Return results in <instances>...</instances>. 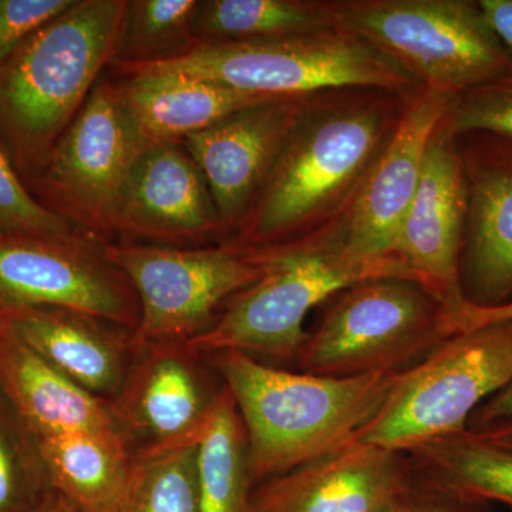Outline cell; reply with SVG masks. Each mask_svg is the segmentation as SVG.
Masks as SVG:
<instances>
[{
	"label": "cell",
	"mask_w": 512,
	"mask_h": 512,
	"mask_svg": "<svg viewBox=\"0 0 512 512\" xmlns=\"http://www.w3.org/2000/svg\"><path fill=\"white\" fill-rule=\"evenodd\" d=\"M309 96L259 101L181 143L207 180L224 241L261 190Z\"/></svg>",
	"instance_id": "e0dca14e"
},
{
	"label": "cell",
	"mask_w": 512,
	"mask_h": 512,
	"mask_svg": "<svg viewBox=\"0 0 512 512\" xmlns=\"http://www.w3.org/2000/svg\"><path fill=\"white\" fill-rule=\"evenodd\" d=\"M256 251L262 275L229 299L207 332L188 340L200 352L238 350L255 359L296 360L309 338L306 316L333 293L383 276L416 282L402 262L356 258L333 228Z\"/></svg>",
	"instance_id": "277c9868"
},
{
	"label": "cell",
	"mask_w": 512,
	"mask_h": 512,
	"mask_svg": "<svg viewBox=\"0 0 512 512\" xmlns=\"http://www.w3.org/2000/svg\"><path fill=\"white\" fill-rule=\"evenodd\" d=\"M116 83L131 126L146 146L183 143L229 114L271 99L177 72L137 70Z\"/></svg>",
	"instance_id": "ffe728a7"
},
{
	"label": "cell",
	"mask_w": 512,
	"mask_h": 512,
	"mask_svg": "<svg viewBox=\"0 0 512 512\" xmlns=\"http://www.w3.org/2000/svg\"><path fill=\"white\" fill-rule=\"evenodd\" d=\"M467 214L460 278L471 305L512 298V140L488 133L457 136Z\"/></svg>",
	"instance_id": "2e32d148"
},
{
	"label": "cell",
	"mask_w": 512,
	"mask_h": 512,
	"mask_svg": "<svg viewBox=\"0 0 512 512\" xmlns=\"http://www.w3.org/2000/svg\"><path fill=\"white\" fill-rule=\"evenodd\" d=\"M407 454L430 490L450 500L512 507V451L487 443L476 431L441 437Z\"/></svg>",
	"instance_id": "603a6c76"
},
{
	"label": "cell",
	"mask_w": 512,
	"mask_h": 512,
	"mask_svg": "<svg viewBox=\"0 0 512 512\" xmlns=\"http://www.w3.org/2000/svg\"><path fill=\"white\" fill-rule=\"evenodd\" d=\"M474 416H476V421L480 424L481 429L494 426L501 421L512 420V382L508 383L490 400H487L483 407L474 413Z\"/></svg>",
	"instance_id": "d6a6232c"
},
{
	"label": "cell",
	"mask_w": 512,
	"mask_h": 512,
	"mask_svg": "<svg viewBox=\"0 0 512 512\" xmlns=\"http://www.w3.org/2000/svg\"><path fill=\"white\" fill-rule=\"evenodd\" d=\"M476 433L487 443L512 451V420L485 427L483 430H476Z\"/></svg>",
	"instance_id": "d590c367"
},
{
	"label": "cell",
	"mask_w": 512,
	"mask_h": 512,
	"mask_svg": "<svg viewBox=\"0 0 512 512\" xmlns=\"http://www.w3.org/2000/svg\"><path fill=\"white\" fill-rule=\"evenodd\" d=\"M106 242L72 237L0 234V312L60 308L136 330L140 302Z\"/></svg>",
	"instance_id": "8fae6325"
},
{
	"label": "cell",
	"mask_w": 512,
	"mask_h": 512,
	"mask_svg": "<svg viewBox=\"0 0 512 512\" xmlns=\"http://www.w3.org/2000/svg\"><path fill=\"white\" fill-rule=\"evenodd\" d=\"M0 393L36 439L92 431L121 434L110 404L33 352L0 326Z\"/></svg>",
	"instance_id": "44dd1931"
},
{
	"label": "cell",
	"mask_w": 512,
	"mask_h": 512,
	"mask_svg": "<svg viewBox=\"0 0 512 512\" xmlns=\"http://www.w3.org/2000/svg\"><path fill=\"white\" fill-rule=\"evenodd\" d=\"M32 512H83L63 494L50 488Z\"/></svg>",
	"instance_id": "8d00e7d4"
},
{
	"label": "cell",
	"mask_w": 512,
	"mask_h": 512,
	"mask_svg": "<svg viewBox=\"0 0 512 512\" xmlns=\"http://www.w3.org/2000/svg\"><path fill=\"white\" fill-rule=\"evenodd\" d=\"M207 355L241 417L254 488L355 443L402 373L320 376L278 369L238 350Z\"/></svg>",
	"instance_id": "7a4b0ae2"
},
{
	"label": "cell",
	"mask_w": 512,
	"mask_h": 512,
	"mask_svg": "<svg viewBox=\"0 0 512 512\" xmlns=\"http://www.w3.org/2000/svg\"><path fill=\"white\" fill-rule=\"evenodd\" d=\"M5 325V316H3V313L0 312V326Z\"/></svg>",
	"instance_id": "f35d334b"
},
{
	"label": "cell",
	"mask_w": 512,
	"mask_h": 512,
	"mask_svg": "<svg viewBox=\"0 0 512 512\" xmlns=\"http://www.w3.org/2000/svg\"><path fill=\"white\" fill-rule=\"evenodd\" d=\"M512 382V322L457 333L400 373L360 443L409 453L467 431V421Z\"/></svg>",
	"instance_id": "52a82bcc"
},
{
	"label": "cell",
	"mask_w": 512,
	"mask_h": 512,
	"mask_svg": "<svg viewBox=\"0 0 512 512\" xmlns=\"http://www.w3.org/2000/svg\"><path fill=\"white\" fill-rule=\"evenodd\" d=\"M146 147L116 83L99 79L33 178L40 202L80 231L111 241L121 191Z\"/></svg>",
	"instance_id": "30bf717a"
},
{
	"label": "cell",
	"mask_w": 512,
	"mask_h": 512,
	"mask_svg": "<svg viewBox=\"0 0 512 512\" xmlns=\"http://www.w3.org/2000/svg\"><path fill=\"white\" fill-rule=\"evenodd\" d=\"M338 29L328 2L312 0H197L192 32L200 43L275 39Z\"/></svg>",
	"instance_id": "cb8c5ba5"
},
{
	"label": "cell",
	"mask_w": 512,
	"mask_h": 512,
	"mask_svg": "<svg viewBox=\"0 0 512 512\" xmlns=\"http://www.w3.org/2000/svg\"><path fill=\"white\" fill-rule=\"evenodd\" d=\"M407 512H461L444 503L443 495L424 487V490L413 484L412 490L406 495Z\"/></svg>",
	"instance_id": "e575fe53"
},
{
	"label": "cell",
	"mask_w": 512,
	"mask_h": 512,
	"mask_svg": "<svg viewBox=\"0 0 512 512\" xmlns=\"http://www.w3.org/2000/svg\"><path fill=\"white\" fill-rule=\"evenodd\" d=\"M488 22L512 53V0H480Z\"/></svg>",
	"instance_id": "836d02e7"
},
{
	"label": "cell",
	"mask_w": 512,
	"mask_h": 512,
	"mask_svg": "<svg viewBox=\"0 0 512 512\" xmlns=\"http://www.w3.org/2000/svg\"><path fill=\"white\" fill-rule=\"evenodd\" d=\"M333 25L365 40L424 89L460 94L512 70L480 0H336Z\"/></svg>",
	"instance_id": "5b68a950"
},
{
	"label": "cell",
	"mask_w": 512,
	"mask_h": 512,
	"mask_svg": "<svg viewBox=\"0 0 512 512\" xmlns=\"http://www.w3.org/2000/svg\"><path fill=\"white\" fill-rule=\"evenodd\" d=\"M50 488L83 512H120L134 454L117 433H74L36 439Z\"/></svg>",
	"instance_id": "7402d4cb"
},
{
	"label": "cell",
	"mask_w": 512,
	"mask_h": 512,
	"mask_svg": "<svg viewBox=\"0 0 512 512\" xmlns=\"http://www.w3.org/2000/svg\"><path fill=\"white\" fill-rule=\"evenodd\" d=\"M409 96L380 89L311 94L261 190L222 244L281 247L335 225L392 137Z\"/></svg>",
	"instance_id": "6da1fadb"
},
{
	"label": "cell",
	"mask_w": 512,
	"mask_h": 512,
	"mask_svg": "<svg viewBox=\"0 0 512 512\" xmlns=\"http://www.w3.org/2000/svg\"><path fill=\"white\" fill-rule=\"evenodd\" d=\"M138 340L114 421L134 456L200 444L224 382L188 340Z\"/></svg>",
	"instance_id": "7c38bea8"
},
{
	"label": "cell",
	"mask_w": 512,
	"mask_h": 512,
	"mask_svg": "<svg viewBox=\"0 0 512 512\" xmlns=\"http://www.w3.org/2000/svg\"><path fill=\"white\" fill-rule=\"evenodd\" d=\"M200 512H249L254 490L247 441L232 394L224 384L217 409L198 444Z\"/></svg>",
	"instance_id": "d4e9b609"
},
{
	"label": "cell",
	"mask_w": 512,
	"mask_h": 512,
	"mask_svg": "<svg viewBox=\"0 0 512 512\" xmlns=\"http://www.w3.org/2000/svg\"><path fill=\"white\" fill-rule=\"evenodd\" d=\"M113 234L170 247L221 244L224 231L207 180L181 143L141 151L121 191Z\"/></svg>",
	"instance_id": "9a60e30c"
},
{
	"label": "cell",
	"mask_w": 512,
	"mask_h": 512,
	"mask_svg": "<svg viewBox=\"0 0 512 512\" xmlns=\"http://www.w3.org/2000/svg\"><path fill=\"white\" fill-rule=\"evenodd\" d=\"M49 490L36 437L0 393V512H32Z\"/></svg>",
	"instance_id": "83f0119b"
},
{
	"label": "cell",
	"mask_w": 512,
	"mask_h": 512,
	"mask_svg": "<svg viewBox=\"0 0 512 512\" xmlns=\"http://www.w3.org/2000/svg\"><path fill=\"white\" fill-rule=\"evenodd\" d=\"M2 313L26 346L86 392L107 403L119 394L136 353V330L60 308Z\"/></svg>",
	"instance_id": "d6986e66"
},
{
	"label": "cell",
	"mask_w": 512,
	"mask_h": 512,
	"mask_svg": "<svg viewBox=\"0 0 512 512\" xmlns=\"http://www.w3.org/2000/svg\"><path fill=\"white\" fill-rule=\"evenodd\" d=\"M413 484L404 453L355 441L256 485L249 512H380Z\"/></svg>",
	"instance_id": "ac0fdd59"
},
{
	"label": "cell",
	"mask_w": 512,
	"mask_h": 512,
	"mask_svg": "<svg viewBox=\"0 0 512 512\" xmlns=\"http://www.w3.org/2000/svg\"><path fill=\"white\" fill-rule=\"evenodd\" d=\"M80 232L83 231L30 194L5 148L0 146V234L72 237Z\"/></svg>",
	"instance_id": "f1b7e54d"
},
{
	"label": "cell",
	"mask_w": 512,
	"mask_h": 512,
	"mask_svg": "<svg viewBox=\"0 0 512 512\" xmlns=\"http://www.w3.org/2000/svg\"><path fill=\"white\" fill-rule=\"evenodd\" d=\"M106 254L140 302L137 339L191 340L214 325L229 299L264 271L256 249L106 242Z\"/></svg>",
	"instance_id": "9c48e42d"
},
{
	"label": "cell",
	"mask_w": 512,
	"mask_h": 512,
	"mask_svg": "<svg viewBox=\"0 0 512 512\" xmlns=\"http://www.w3.org/2000/svg\"><path fill=\"white\" fill-rule=\"evenodd\" d=\"M120 512H200L198 444L134 456Z\"/></svg>",
	"instance_id": "4316f807"
},
{
	"label": "cell",
	"mask_w": 512,
	"mask_h": 512,
	"mask_svg": "<svg viewBox=\"0 0 512 512\" xmlns=\"http://www.w3.org/2000/svg\"><path fill=\"white\" fill-rule=\"evenodd\" d=\"M197 0H124L111 64L124 67L167 62L200 45L192 32Z\"/></svg>",
	"instance_id": "484cf974"
},
{
	"label": "cell",
	"mask_w": 512,
	"mask_h": 512,
	"mask_svg": "<svg viewBox=\"0 0 512 512\" xmlns=\"http://www.w3.org/2000/svg\"><path fill=\"white\" fill-rule=\"evenodd\" d=\"M120 70L190 74L265 96H308L338 89H380L409 96L423 89L399 64L342 29L200 43L177 59Z\"/></svg>",
	"instance_id": "8992f818"
},
{
	"label": "cell",
	"mask_w": 512,
	"mask_h": 512,
	"mask_svg": "<svg viewBox=\"0 0 512 512\" xmlns=\"http://www.w3.org/2000/svg\"><path fill=\"white\" fill-rule=\"evenodd\" d=\"M124 0H74L0 66V146L35 178L111 64Z\"/></svg>",
	"instance_id": "3957f363"
},
{
	"label": "cell",
	"mask_w": 512,
	"mask_h": 512,
	"mask_svg": "<svg viewBox=\"0 0 512 512\" xmlns=\"http://www.w3.org/2000/svg\"><path fill=\"white\" fill-rule=\"evenodd\" d=\"M441 316L443 305L417 282L366 279L343 291L296 362L320 376L404 372L447 339Z\"/></svg>",
	"instance_id": "ba28073f"
},
{
	"label": "cell",
	"mask_w": 512,
	"mask_h": 512,
	"mask_svg": "<svg viewBox=\"0 0 512 512\" xmlns=\"http://www.w3.org/2000/svg\"><path fill=\"white\" fill-rule=\"evenodd\" d=\"M74 0H0V66L23 40L72 6Z\"/></svg>",
	"instance_id": "4dcf8cb0"
},
{
	"label": "cell",
	"mask_w": 512,
	"mask_h": 512,
	"mask_svg": "<svg viewBox=\"0 0 512 512\" xmlns=\"http://www.w3.org/2000/svg\"><path fill=\"white\" fill-rule=\"evenodd\" d=\"M507 322H512V298L497 306L471 305L464 299L456 309L443 313L441 329H443L444 336L450 338L457 333L470 332V330L484 328V326Z\"/></svg>",
	"instance_id": "1f68e13d"
},
{
	"label": "cell",
	"mask_w": 512,
	"mask_h": 512,
	"mask_svg": "<svg viewBox=\"0 0 512 512\" xmlns=\"http://www.w3.org/2000/svg\"><path fill=\"white\" fill-rule=\"evenodd\" d=\"M454 136L488 133L512 140V70L456 97L444 119Z\"/></svg>",
	"instance_id": "f546056e"
},
{
	"label": "cell",
	"mask_w": 512,
	"mask_h": 512,
	"mask_svg": "<svg viewBox=\"0 0 512 512\" xmlns=\"http://www.w3.org/2000/svg\"><path fill=\"white\" fill-rule=\"evenodd\" d=\"M380 512H407L406 497L402 498V500L396 501V503L387 505V507Z\"/></svg>",
	"instance_id": "74e56055"
},
{
	"label": "cell",
	"mask_w": 512,
	"mask_h": 512,
	"mask_svg": "<svg viewBox=\"0 0 512 512\" xmlns=\"http://www.w3.org/2000/svg\"><path fill=\"white\" fill-rule=\"evenodd\" d=\"M467 198L457 136L441 121L424 154L420 183L397 235L393 256L443 305L464 301L460 265Z\"/></svg>",
	"instance_id": "5bb4252c"
},
{
	"label": "cell",
	"mask_w": 512,
	"mask_h": 512,
	"mask_svg": "<svg viewBox=\"0 0 512 512\" xmlns=\"http://www.w3.org/2000/svg\"><path fill=\"white\" fill-rule=\"evenodd\" d=\"M456 97L424 87L407 97L399 124L348 212L330 227L356 258L397 261L394 245L419 187L424 154Z\"/></svg>",
	"instance_id": "4fadbf2b"
}]
</instances>
